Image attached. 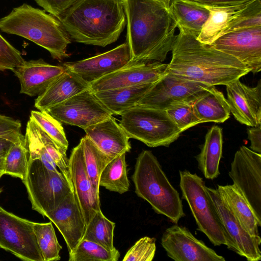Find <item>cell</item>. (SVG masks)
Returning <instances> with one entry per match:
<instances>
[{
  "label": "cell",
  "instance_id": "1",
  "mask_svg": "<svg viewBox=\"0 0 261 261\" xmlns=\"http://www.w3.org/2000/svg\"><path fill=\"white\" fill-rule=\"evenodd\" d=\"M125 17L127 66L163 62L176 39L177 23L169 6L154 0H122Z\"/></svg>",
  "mask_w": 261,
  "mask_h": 261
},
{
  "label": "cell",
  "instance_id": "2",
  "mask_svg": "<svg viewBox=\"0 0 261 261\" xmlns=\"http://www.w3.org/2000/svg\"><path fill=\"white\" fill-rule=\"evenodd\" d=\"M178 28L167 72L212 86L226 85L251 72L234 57L202 43L190 31Z\"/></svg>",
  "mask_w": 261,
  "mask_h": 261
},
{
  "label": "cell",
  "instance_id": "3",
  "mask_svg": "<svg viewBox=\"0 0 261 261\" xmlns=\"http://www.w3.org/2000/svg\"><path fill=\"white\" fill-rule=\"evenodd\" d=\"M58 19L74 41L101 47L116 42L126 24L122 0H77Z\"/></svg>",
  "mask_w": 261,
  "mask_h": 261
},
{
  "label": "cell",
  "instance_id": "4",
  "mask_svg": "<svg viewBox=\"0 0 261 261\" xmlns=\"http://www.w3.org/2000/svg\"><path fill=\"white\" fill-rule=\"evenodd\" d=\"M0 30L24 38L45 48L56 60L69 57L71 39L58 18L24 3L0 19Z\"/></svg>",
  "mask_w": 261,
  "mask_h": 261
},
{
  "label": "cell",
  "instance_id": "5",
  "mask_svg": "<svg viewBox=\"0 0 261 261\" xmlns=\"http://www.w3.org/2000/svg\"><path fill=\"white\" fill-rule=\"evenodd\" d=\"M132 179L136 194L147 201L156 213L175 224L185 216L178 191L151 151L143 150L139 154Z\"/></svg>",
  "mask_w": 261,
  "mask_h": 261
},
{
  "label": "cell",
  "instance_id": "6",
  "mask_svg": "<svg viewBox=\"0 0 261 261\" xmlns=\"http://www.w3.org/2000/svg\"><path fill=\"white\" fill-rule=\"evenodd\" d=\"M182 198L188 203L197 230L205 234L214 246L226 245L236 252L234 244L222 225L203 178L189 171H179Z\"/></svg>",
  "mask_w": 261,
  "mask_h": 261
},
{
  "label": "cell",
  "instance_id": "7",
  "mask_svg": "<svg viewBox=\"0 0 261 261\" xmlns=\"http://www.w3.org/2000/svg\"><path fill=\"white\" fill-rule=\"evenodd\" d=\"M119 124L129 139L150 147H168L182 133L166 110L139 105L124 112Z\"/></svg>",
  "mask_w": 261,
  "mask_h": 261
},
{
  "label": "cell",
  "instance_id": "8",
  "mask_svg": "<svg viewBox=\"0 0 261 261\" xmlns=\"http://www.w3.org/2000/svg\"><path fill=\"white\" fill-rule=\"evenodd\" d=\"M22 182L32 209L43 217L73 191L60 171L49 170L39 159H29L27 171Z\"/></svg>",
  "mask_w": 261,
  "mask_h": 261
},
{
  "label": "cell",
  "instance_id": "9",
  "mask_svg": "<svg viewBox=\"0 0 261 261\" xmlns=\"http://www.w3.org/2000/svg\"><path fill=\"white\" fill-rule=\"evenodd\" d=\"M33 224L0 205V247L22 260L44 261Z\"/></svg>",
  "mask_w": 261,
  "mask_h": 261
},
{
  "label": "cell",
  "instance_id": "10",
  "mask_svg": "<svg viewBox=\"0 0 261 261\" xmlns=\"http://www.w3.org/2000/svg\"><path fill=\"white\" fill-rule=\"evenodd\" d=\"M211 87L166 72L151 86L137 105L166 110L175 102L193 103Z\"/></svg>",
  "mask_w": 261,
  "mask_h": 261
},
{
  "label": "cell",
  "instance_id": "11",
  "mask_svg": "<svg viewBox=\"0 0 261 261\" xmlns=\"http://www.w3.org/2000/svg\"><path fill=\"white\" fill-rule=\"evenodd\" d=\"M228 175L261 221V154L242 146L234 154Z\"/></svg>",
  "mask_w": 261,
  "mask_h": 261
},
{
  "label": "cell",
  "instance_id": "12",
  "mask_svg": "<svg viewBox=\"0 0 261 261\" xmlns=\"http://www.w3.org/2000/svg\"><path fill=\"white\" fill-rule=\"evenodd\" d=\"M46 111L61 123L83 129L112 116L90 88Z\"/></svg>",
  "mask_w": 261,
  "mask_h": 261
},
{
  "label": "cell",
  "instance_id": "13",
  "mask_svg": "<svg viewBox=\"0 0 261 261\" xmlns=\"http://www.w3.org/2000/svg\"><path fill=\"white\" fill-rule=\"evenodd\" d=\"M209 45L234 57L254 74L260 71L261 26L226 33Z\"/></svg>",
  "mask_w": 261,
  "mask_h": 261
},
{
  "label": "cell",
  "instance_id": "14",
  "mask_svg": "<svg viewBox=\"0 0 261 261\" xmlns=\"http://www.w3.org/2000/svg\"><path fill=\"white\" fill-rule=\"evenodd\" d=\"M161 245L170 258L175 261H225L201 240L195 238L185 226L175 224L166 229Z\"/></svg>",
  "mask_w": 261,
  "mask_h": 261
},
{
  "label": "cell",
  "instance_id": "15",
  "mask_svg": "<svg viewBox=\"0 0 261 261\" xmlns=\"http://www.w3.org/2000/svg\"><path fill=\"white\" fill-rule=\"evenodd\" d=\"M206 189L222 225L234 244L236 253L245 257L248 261L260 260V236H252L243 228L222 199L217 189L207 187Z\"/></svg>",
  "mask_w": 261,
  "mask_h": 261
},
{
  "label": "cell",
  "instance_id": "16",
  "mask_svg": "<svg viewBox=\"0 0 261 261\" xmlns=\"http://www.w3.org/2000/svg\"><path fill=\"white\" fill-rule=\"evenodd\" d=\"M167 64L152 62L126 66L89 84L93 92L153 84L166 73Z\"/></svg>",
  "mask_w": 261,
  "mask_h": 261
},
{
  "label": "cell",
  "instance_id": "17",
  "mask_svg": "<svg viewBox=\"0 0 261 261\" xmlns=\"http://www.w3.org/2000/svg\"><path fill=\"white\" fill-rule=\"evenodd\" d=\"M130 51L126 42L105 53L63 66L90 84L129 65Z\"/></svg>",
  "mask_w": 261,
  "mask_h": 261
},
{
  "label": "cell",
  "instance_id": "18",
  "mask_svg": "<svg viewBox=\"0 0 261 261\" xmlns=\"http://www.w3.org/2000/svg\"><path fill=\"white\" fill-rule=\"evenodd\" d=\"M45 217L56 226L66 242L69 254L82 241L86 224L79 201L73 191Z\"/></svg>",
  "mask_w": 261,
  "mask_h": 261
},
{
  "label": "cell",
  "instance_id": "19",
  "mask_svg": "<svg viewBox=\"0 0 261 261\" xmlns=\"http://www.w3.org/2000/svg\"><path fill=\"white\" fill-rule=\"evenodd\" d=\"M227 101L234 118L248 126L261 124V80L251 87L240 79L226 85Z\"/></svg>",
  "mask_w": 261,
  "mask_h": 261
},
{
  "label": "cell",
  "instance_id": "20",
  "mask_svg": "<svg viewBox=\"0 0 261 261\" xmlns=\"http://www.w3.org/2000/svg\"><path fill=\"white\" fill-rule=\"evenodd\" d=\"M69 168L73 190L87 226L95 213L101 209L99 196L95 194L87 172L81 141L71 151Z\"/></svg>",
  "mask_w": 261,
  "mask_h": 261
},
{
  "label": "cell",
  "instance_id": "21",
  "mask_svg": "<svg viewBox=\"0 0 261 261\" xmlns=\"http://www.w3.org/2000/svg\"><path fill=\"white\" fill-rule=\"evenodd\" d=\"M65 70L63 65H53L39 59L24 61L12 70L19 79L20 93L34 96L42 93Z\"/></svg>",
  "mask_w": 261,
  "mask_h": 261
},
{
  "label": "cell",
  "instance_id": "22",
  "mask_svg": "<svg viewBox=\"0 0 261 261\" xmlns=\"http://www.w3.org/2000/svg\"><path fill=\"white\" fill-rule=\"evenodd\" d=\"M84 130L86 136L112 159L131 149L129 137L113 115Z\"/></svg>",
  "mask_w": 261,
  "mask_h": 261
},
{
  "label": "cell",
  "instance_id": "23",
  "mask_svg": "<svg viewBox=\"0 0 261 261\" xmlns=\"http://www.w3.org/2000/svg\"><path fill=\"white\" fill-rule=\"evenodd\" d=\"M89 88V84L66 69L38 96L35 107L39 111H46Z\"/></svg>",
  "mask_w": 261,
  "mask_h": 261
},
{
  "label": "cell",
  "instance_id": "24",
  "mask_svg": "<svg viewBox=\"0 0 261 261\" xmlns=\"http://www.w3.org/2000/svg\"><path fill=\"white\" fill-rule=\"evenodd\" d=\"M218 192L243 228L251 236H259V221L242 192L233 185H218Z\"/></svg>",
  "mask_w": 261,
  "mask_h": 261
},
{
  "label": "cell",
  "instance_id": "25",
  "mask_svg": "<svg viewBox=\"0 0 261 261\" xmlns=\"http://www.w3.org/2000/svg\"><path fill=\"white\" fill-rule=\"evenodd\" d=\"M192 107L199 123L214 122L222 123L230 116L227 101L223 93L212 86L197 98Z\"/></svg>",
  "mask_w": 261,
  "mask_h": 261
},
{
  "label": "cell",
  "instance_id": "26",
  "mask_svg": "<svg viewBox=\"0 0 261 261\" xmlns=\"http://www.w3.org/2000/svg\"><path fill=\"white\" fill-rule=\"evenodd\" d=\"M153 84L122 87L94 93L112 115L121 116L137 106Z\"/></svg>",
  "mask_w": 261,
  "mask_h": 261
},
{
  "label": "cell",
  "instance_id": "27",
  "mask_svg": "<svg viewBox=\"0 0 261 261\" xmlns=\"http://www.w3.org/2000/svg\"><path fill=\"white\" fill-rule=\"evenodd\" d=\"M222 145V128L214 125L207 132L201 151L196 156L198 169L207 179H214L220 174Z\"/></svg>",
  "mask_w": 261,
  "mask_h": 261
},
{
  "label": "cell",
  "instance_id": "28",
  "mask_svg": "<svg viewBox=\"0 0 261 261\" xmlns=\"http://www.w3.org/2000/svg\"><path fill=\"white\" fill-rule=\"evenodd\" d=\"M169 8L177 28L181 27L197 36L210 14L204 6L191 0H170Z\"/></svg>",
  "mask_w": 261,
  "mask_h": 261
},
{
  "label": "cell",
  "instance_id": "29",
  "mask_svg": "<svg viewBox=\"0 0 261 261\" xmlns=\"http://www.w3.org/2000/svg\"><path fill=\"white\" fill-rule=\"evenodd\" d=\"M247 3L226 6H204L210 14L197 39L205 44L212 43L222 35L233 15L244 7Z\"/></svg>",
  "mask_w": 261,
  "mask_h": 261
},
{
  "label": "cell",
  "instance_id": "30",
  "mask_svg": "<svg viewBox=\"0 0 261 261\" xmlns=\"http://www.w3.org/2000/svg\"><path fill=\"white\" fill-rule=\"evenodd\" d=\"M99 185L120 194L128 191L125 153L114 158L106 166L100 175Z\"/></svg>",
  "mask_w": 261,
  "mask_h": 261
},
{
  "label": "cell",
  "instance_id": "31",
  "mask_svg": "<svg viewBox=\"0 0 261 261\" xmlns=\"http://www.w3.org/2000/svg\"><path fill=\"white\" fill-rule=\"evenodd\" d=\"M87 172L95 194L99 196V179L106 166L113 159L103 153L86 136L81 140Z\"/></svg>",
  "mask_w": 261,
  "mask_h": 261
},
{
  "label": "cell",
  "instance_id": "32",
  "mask_svg": "<svg viewBox=\"0 0 261 261\" xmlns=\"http://www.w3.org/2000/svg\"><path fill=\"white\" fill-rule=\"evenodd\" d=\"M115 227V223L107 218L100 210L87 225L82 240L94 242L108 250H113L115 248L113 245Z\"/></svg>",
  "mask_w": 261,
  "mask_h": 261
},
{
  "label": "cell",
  "instance_id": "33",
  "mask_svg": "<svg viewBox=\"0 0 261 261\" xmlns=\"http://www.w3.org/2000/svg\"><path fill=\"white\" fill-rule=\"evenodd\" d=\"M28 161L25 139L21 134L4 156V174L19 178L22 181L27 171Z\"/></svg>",
  "mask_w": 261,
  "mask_h": 261
},
{
  "label": "cell",
  "instance_id": "34",
  "mask_svg": "<svg viewBox=\"0 0 261 261\" xmlns=\"http://www.w3.org/2000/svg\"><path fill=\"white\" fill-rule=\"evenodd\" d=\"M33 227L43 260H60L62 246L58 242L51 222H33Z\"/></svg>",
  "mask_w": 261,
  "mask_h": 261
},
{
  "label": "cell",
  "instance_id": "35",
  "mask_svg": "<svg viewBox=\"0 0 261 261\" xmlns=\"http://www.w3.org/2000/svg\"><path fill=\"white\" fill-rule=\"evenodd\" d=\"M120 253L115 248L108 250L88 240H82L75 250L69 254V261H117Z\"/></svg>",
  "mask_w": 261,
  "mask_h": 261
},
{
  "label": "cell",
  "instance_id": "36",
  "mask_svg": "<svg viewBox=\"0 0 261 261\" xmlns=\"http://www.w3.org/2000/svg\"><path fill=\"white\" fill-rule=\"evenodd\" d=\"M261 26V0H250L232 16L223 35L237 30Z\"/></svg>",
  "mask_w": 261,
  "mask_h": 261
},
{
  "label": "cell",
  "instance_id": "37",
  "mask_svg": "<svg viewBox=\"0 0 261 261\" xmlns=\"http://www.w3.org/2000/svg\"><path fill=\"white\" fill-rule=\"evenodd\" d=\"M30 119L59 146L67 150L68 142L61 122L46 111L33 110L31 112Z\"/></svg>",
  "mask_w": 261,
  "mask_h": 261
},
{
  "label": "cell",
  "instance_id": "38",
  "mask_svg": "<svg viewBox=\"0 0 261 261\" xmlns=\"http://www.w3.org/2000/svg\"><path fill=\"white\" fill-rule=\"evenodd\" d=\"M192 103L185 101L175 102L166 109L169 116L181 132L199 124Z\"/></svg>",
  "mask_w": 261,
  "mask_h": 261
},
{
  "label": "cell",
  "instance_id": "39",
  "mask_svg": "<svg viewBox=\"0 0 261 261\" xmlns=\"http://www.w3.org/2000/svg\"><path fill=\"white\" fill-rule=\"evenodd\" d=\"M37 130L44 146L53 161L73 188L69 168V159L66 154V150L59 146L38 125Z\"/></svg>",
  "mask_w": 261,
  "mask_h": 261
},
{
  "label": "cell",
  "instance_id": "40",
  "mask_svg": "<svg viewBox=\"0 0 261 261\" xmlns=\"http://www.w3.org/2000/svg\"><path fill=\"white\" fill-rule=\"evenodd\" d=\"M155 239L144 237L138 240L127 251L123 261H151L155 251Z\"/></svg>",
  "mask_w": 261,
  "mask_h": 261
},
{
  "label": "cell",
  "instance_id": "41",
  "mask_svg": "<svg viewBox=\"0 0 261 261\" xmlns=\"http://www.w3.org/2000/svg\"><path fill=\"white\" fill-rule=\"evenodd\" d=\"M24 61L20 52L0 34V71L12 70Z\"/></svg>",
  "mask_w": 261,
  "mask_h": 261
},
{
  "label": "cell",
  "instance_id": "42",
  "mask_svg": "<svg viewBox=\"0 0 261 261\" xmlns=\"http://www.w3.org/2000/svg\"><path fill=\"white\" fill-rule=\"evenodd\" d=\"M44 10L57 18L60 17L77 0H35Z\"/></svg>",
  "mask_w": 261,
  "mask_h": 261
},
{
  "label": "cell",
  "instance_id": "43",
  "mask_svg": "<svg viewBox=\"0 0 261 261\" xmlns=\"http://www.w3.org/2000/svg\"><path fill=\"white\" fill-rule=\"evenodd\" d=\"M21 124L19 120L0 114V136L10 137L21 133Z\"/></svg>",
  "mask_w": 261,
  "mask_h": 261
},
{
  "label": "cell",
  "instance_id": "44",
  "mask_svg": "<svg viewBox=\"0 0 261 261\" xmlns=\"http://www.w3.org/2000/svg\"><path fill=\"white\" fill-rule=\"evenodd\" d=\"M248 138L250 141V149L261 154V124L247 128Z\"/></svg>",
  "mask_w": 261,
  "mask_h": 261
},
{
  "label": "cell",
  "instance_id": "45",
  "mask_svg": "<svg viewBox=\"0 0 261 261\" xmlns=\"http://www.w3.org/2000/svg\"><path fill=\"white\" fill-rule=\"evenodd\" d=\"M203 6H226L244 4L250 0H191Z\"/></svg>",
  "mask_w": 261,
  "mask_h": 261
},
{
  "label": "cell",
  "instance_id": "46",
  "mask_svg": "<svg viewBox=\"0 0 261 261\" xmlns=\"http://www.w3.org/2000/svg\"><path fill=\"white\" fill-rule=\"evenodd\" d=\"M21 133L10 137L0 136V156H5L12 144L19 138Z\"/></svg>",
  "mask_w": 261,
  "mask_h": 261
},
{
  "label": "cell",
  "instance_id": "47",
  "mask_svg": "<svg viewBox=\"0 0 261 261\" xmlns=\"http://www.w3.org/2000/svg\"><path fill=\"white\" fill-rule=\"evenodd\" d=\"M4 174V156H0V176H2Z\"/></svg>",
  "mask_w": 261,
  "mask_h": 261
},
{
  "label": "cell",
  "instance_id": "48",
  "mask_svg": "<svg viewBox=\"0 0 261 261\" xmlns=\"http://www.w3.org/2000/svg\"><path fill=\"white\" fill-rule=\"evenodd\" d=\"M154 1L164 3L166 4L168 6H169V5H170V2L168 1V0H154Z\"/></svg>",
  "mask_w": 261,
  "mask_h": 261
},
{
  "label": "cell",
  "instance_id": "49",
  "mask_svg": "<svg viewBox=\"0 0 261 261\" xmlns=\"http://www.w3.org/2000/svg\"><path fill=\"white\" fill-rule=\"evenodd\" d=\"M1 177H2V176H0V178H1ZM2 191H3V189H2V188H0V193H2Z\"/></svg>",
  "mask_w": 261,
  "mask_h": 261
},
{
  "label": "cell",
  "instance_id": "50",
  "mask_svg": "<svg viewBox=\"0 0 261 261\" xmlns=\"http://www.w3.org/2000/svg\"><path fill=\"white\" fill-rule=\"evenodd\" d=\"M168 1L170 3V0H168Z\"/></svg>",
  "mask_w": 261,
  "mask_h": 261
}]
</instances>
